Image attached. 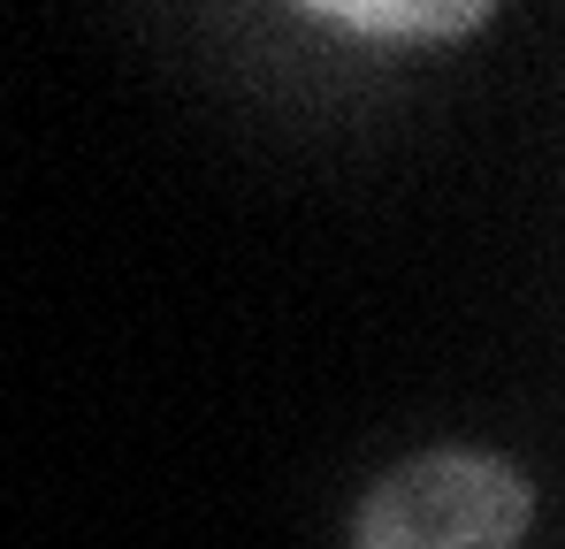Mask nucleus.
<instances>
[{"instance_id":"1","label":"nucleus","mask_w":565,"mask_h":549,"mask_svg":"<svg viewBox=\"0 0 565 549\" xmlns=\"http://www.w3.org/2000/svg\"><path fill=\"white\" fill-rule=\"evenodd\" d=\"M527 481L489 451H428L382 473L352 519V549H520Z\"/></svg>"},{"instance_id":"2","label":"nucleus","mask_w":565,"mask_h":549,"mask_svg":"<svg viewBox=\"0 0 565 549\" xmlns=\"http://www.w3.org/2000/svg\"><path fill=\"white\" fill-rule=\"evenodd\" d=\"M321 23H344V31H367V39H451L481 23V8H397V0H344V8H313Z\"/></svg>"}]
</instances>
